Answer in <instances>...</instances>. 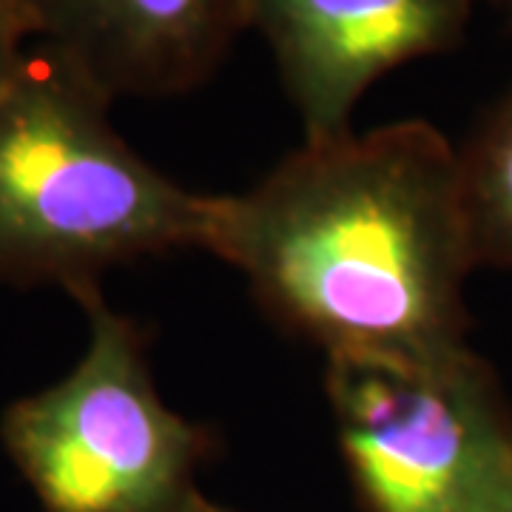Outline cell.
Returning <instances> with one entry per match:
<instances>
[{
	"label": "cell",
	"instance_id": "10",
	"mask_svg": "<svg viewBox=\"0 0 512 512\" xmlns=\"http://www.w3.org/2000/svg\"><path fill=\"white\" fill-rule=\"evenodd\" d=\"M476 3H478V0H476ZM484 3H490L493 9H498V12H501V15L507 18V23L512 26V0H484Z\"/></svg>",
	"mask_w": 512,
	"mask_h": 512
},
{
	"label": "cell",
	"instance_id": "7",
	"mask_svg": "<svg viewBox=\"0 0 512 512\" xmlns=\"http://www.w3.org/2000/svg\"><path fill=\"white\" fill-rule=\"evenodd\" d=\"M456 148L478 268L512 271V83Z\"/></svg>",
	"mask_w": 512,
	"mask_h": 512
},
{
	"label": "cell",
	"instance_id": "1",
	"mask_svg": "<svg viewBox=\"0 0 512 512\" xmlns=\"http://www.w3.org/2000/svg\"><path fill=\"white\" fill-rule=\"evenodd\" d=\"M205 251L328 359L467 345L478 259L458 148L427 120L302 143L248 191L211 197Z\"/></svg>",
	"mask_w": 512,
	"mask_h": 512
},
{
	"label": "cell",
	"instance_id": "4",
	"mask_svg": "<svg viewBox=\"0 0 512 512\" xmlns=\"http://www.w3.org/2000/svg\"><path fill=\"white\" fill-rule=\"evenodd\" d=\"M325 387L362 512H512V402L470 345L328 359Z\"/></svg>",
	"mask_w": 512,
	"mask_h": 512
},
{
	"label": "cell",
	"instance_id": "2",
	"mask_svg": "<svg viewBox=\"0 0 512 512\" xmlns=\"http://www.w3.org/2000/svg\"><path fill=\"white\" fill-rule=\"evenodd\" d=\"M109 106L46 49L0 94V282L77 299L114 265L205 248L211 197L140 157Z\"/></svg>",
	"mask_w": 512,
	"mask_h": 512
},
{
	"label": "cell",
	"instance_id": "9",
	"mask_svg": "<svg viewBox=\"0 0 512 512\" xmlns=\"http://www.w3.org/2000/svg\"><path fill=\"white\" fill-rule=\"evenodd\" d=\"M191 512H234V510H228V507H220V504H214L211 498L200 495V498H197V504H194V510H191Z\"/></svg>",
	"mask_w": 512,
	"mask_h": 512
},
{
	"label": "cell",
	"instance_id": "3",
	"mask_svg": "<svg viewBox=\"0 0 512 512\" xmlns=\"http://www.w3.org/2000/svg\"><path fill=\"white\" fill-rule=\"evenodd\" d=\"M77 299L89 313L86 353L3 413L6 453L46 512H191L205 430L157 393L140 328L100 288Z\"/></svg>",
	"mask_w": 512,
	"mask_h": 512
},
{
	"label": "cell",
	"instance_id": "8",
	"mask_svg": "<svg viewBox=\"0 0 512 512\" xmlns=\"http://www.w3.org/2000/svg\"><path fill=\"white\" fill-rule=\"evenodd\" d=\"M29 40V32L20 20L18 9L12 0H0V94L6 92L26 63L23 43Z\"/></svg>",
	"mask_w": 512,
	"mask_h": 512
},
{
	"label": "cell",
	"instance_id": "5",
	"mask_svg": "<svg viewBox=\"0 0 512 512\" xmlns=\"http://www.w3.org/2000/svg\"><path fill=\"white\" fill-rule=\"evenodd\" d=\"M268 43L305 143L348 137L387 72L461 43L476 0H239Z\"/></svg>",
	"mask_w": 512,
	"mask_h": 512
},
{
	"label": "cell",
	"instance_id": "6",
	"mask_svg": "<svg viewBox=\"0 0 512 512\" xmlns=\"http://www.w3.org/2000/svg\"><path fill=\"white\" fill-rule=\"evenodd\" d=\"M29 37L106 100L200 89L245 29L239 0H12Z\"/></svg>",
	"mask_w": 512,
	"mask_h": 512
}]
</instances>
